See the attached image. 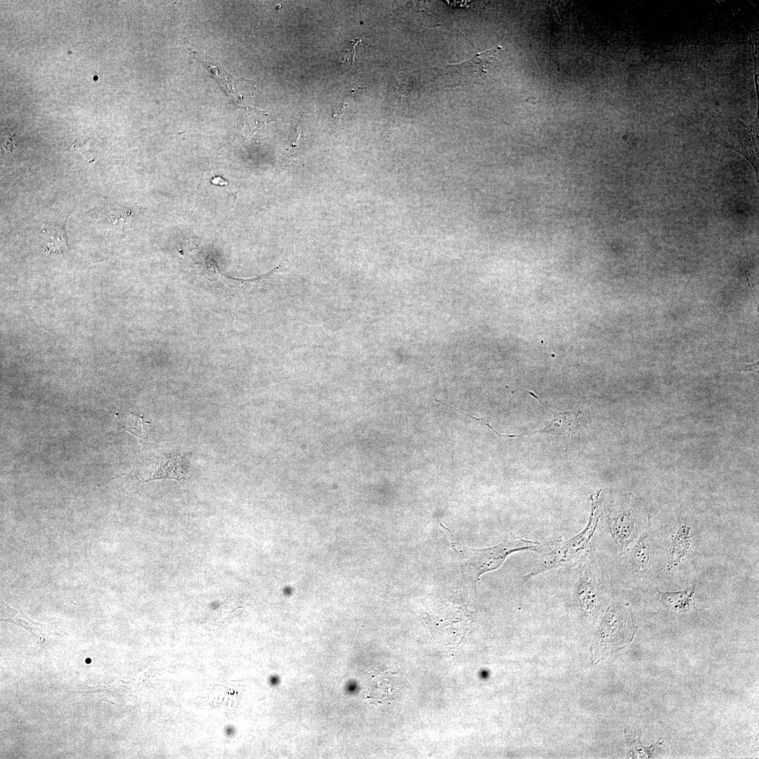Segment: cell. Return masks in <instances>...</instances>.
<instances>
[{"instance_id":"5b68a950","label":"cell","mask_w":759,"mask_h":759,"mask_svg":"<svg viewBox=\"0 0 759 759\" xmlns=\"http://www.w3.org/2000/svg\"><path fill=\"white\" fill-rule=\"evenodd\" d=\"M501 47L476 53L469 60L460 63L448 64L445 66L443 72L446 74L455 77H483L490 70H493L500 64L497 58L498 53Z\"/></svg>"},{"instance_id":"5bb4252c","label":"cell","mask_w":759,"mask_h":759,"mask_svg":"<svg viewBox=\"0 0 759 759\" xmlns=\"http://www.w3.org/2000/svg\"><path fill=\"white\" fill-rule=\"evenodd\" d=\"M67 248V242L64 229L60 227L51 229L48 232L46 250L48 253H61Z\"/></svg>"},{"instance_id":"7c38bea8","label":"cell","mask_w":759,"mask_h":759,"mask_svg":"<svg viewBox=\"0 0 759 759\" xmlns=\"http://www.w3.org/2000/svg\"><path fill=\"white\" fill-rule=\"evenodd\" d=\"M694 593V586L679 592H667L662 595L661 601L669 609L681 611L689 607Z\"/></svg>"},{"instance_id":"9c48e42d","label":"cell","mask_w":759,"mask_h":759,"mask_svg":"<svg viewBox=\"0 0 759 759\" xmlns=\"http://www.w3.org/2000/svg\"><path fill=\"white\" fill-rule=\"evenodd\" d=\"M164 462L160 464L157 469L150 479L145 482L158 479H174L183 484L186 478L184 467V458L179 453L167 455Z\"/></svg>"},{"instance_id":"6da1fadb","label":"cell","mask_w":759,"mask_h":759,"mask_svg":"<svg viewBox=\"0 0 759 759\" xmlns=\"http://www.w3.org/2000/svg\"><path fill=\"white\" fill-rule=\"evenodd\" d=\"M446 532L452 548L460 563L465 580L476 587L479 577L499 568L511 554L523 550L543 551L550 544L518 537L507 538L500 543L486 548H469L459 543L450 530L439 522Z\"/></svg>"},{"instance_id":"ba28073f","label":"cell","mask_w":759,"mask_h":759,"mask_svg":"<svg viewBox=\"0 0 759 759\" xmlns=\"http://www.w3.org/2000/svg\"><path fill=\"white\" fill-rule=\"evenodd\" d=\"M741 123L742 126L737 132L735 141L727 146L742 154L751 163L758 174V118L756 117L750 125H746L741 121Z\"/></svg>"},{"instance_id":"8992f818","label":"cell","mask_w":759,"mask_h":759,"mask_svg":"<svg viewBox=\"0 0 759 759\" xmlns=\"http://www.w3.org/2000/svg\"><path fill=\"white\" fill-rule=\"evenodd\" d=\"M643 525L631 509L619 510L609 518V529L621 551L628 549L642 533Z\"/></svg>"},{"instance_id":"4fadbf2b","label":"cell","mask_w":759,"mask_h":759,"mask_svg":"<svg viewBox=\"0 0 759 759\" xmlns=\"http://www.w3.org/2000/svg\"><path fill=\"white\" fill-rule=\"evenodd\" d=\"M689 530L682 526L671 540L669 553L672 566L677 564L689 550Z\"/></svg>"},{"instance_id":"2e32d148","label":"cell","mask_w":759,"mask_h":759,"mask_svg":"<svg viewBox=\"0 0 759 759\" xmlns=\"http://www.w3.org/2000/svg\"><path fill=\"white\" fill-rule=\"evenodd\" d=\"M739 371L740 372H752L758 373V361H755V362H754L753 363H748V364H747V363H741Z\"/></svg>"},{"instance_id":"52a82bcc","label":"cell","mask_w":759,"mask_h":759,"mask_svg":"<svg viewBox=\"0 0 759 759\" xmlns=\"http://www.w3.org/2000/svg\"><path fill=\"white\" fill-rule=\"evenodd\" d=\"M536 398L549 411L553 414V419L544 423L543 429L536 432L554 435H561L569 440L574 438L580 428V410L557 413L550 409L540 398L532 391H527Z\"/></svg>"},{"instance_id":"3957f363","label":"cell","mask_w":759,"mask_h":759,"mask_svg":"<svg viewBox=\"0 0 759 759\" xmlns=\"http://www.w3.org/2000/svg\"><path fill=\"white\" fill-rule=\"evenodd\" d=\"M637 625L630 608L615 602L606 611L595 637L592 651L597 659L623 647L632 641Z\"/></svg>"},{"instance_id":"30bf717a","label":"cell","mask_w":759,"mask_h":759,"mask_svg":"<svg viewBox=\"0 0 759 759\" xmlns=\"http://www.w3.org/2000/svg\"><path fill=\"white\" fill-rule=\"evenodd\" d=\"M626 558L628 564L633 572L643 573L647 569L650 559V548L646 535H641L637 542L628 551Z\"/></svg>"},{"instance_id":"8fae6325","label":"cell","mask_w":759,"mask_h":759,"mask_svg":"<svg viewBox=\"0 0 759 759\" xmlns=\"http://www.w3.org/2000/svg\"><path fill=\"white\" fill-rule=\"evenodd\" d=\"M1 621H6L15 623L27 630L30 631L37 637H43L46 628L45 625L33 621L20 611L13 609L4 601H1Z\"/></svg>"},{"instance_id":"7a4b0ae2","label":"cell","mask_w":759,"mask_h":759,"mask_svg":"<svg viewBox=\"0 0 759 759\" xmlns=\"http://www.w3.org/2000/svg\"><path fill=\"white\" fill-rule=\"evenodd\" d=\"M600 516L598 503L592 500L591 514L585 527L567 540L557 539L550 542L535 566L524 576L523 583L550 569L580 564L594 553Z\"/></svg>"},{"instance_id":"277c9868","label":"cell","mask_w":759,"mask_h":759,"mask_svg":"<svg viewBox=\"0 0 759 759\" xmlns=\"http://www.w3.org/2000/svg\"><path fill=\"white\" fill-rule=\"evenodd\" d=\"M580 564V573L574 585V597L582 611L592 616L601 607L607 586L596 564L594 553Z\"/></svg>"},{"instance_id":"9a60e30c","label":"cell","mask_w":759,"mask_h":759,"mask_svg":"<svg viewBox=\"0 0 759 759\" xmlns=\"http://www.w3.org/2000/svg\"><path fill=\"white\" fill-rule=\"evenodd\" d=\"M434 400H435L436 401H437L438 403H441V404H443V405H445V406H448V407H449V408H453V410H457V411L460 412V413H462V414H464V415H467V416H469V417H471V418H473V419H474V420H477V421H481V422H483V423H484V424L485 425L488 426V427H489L490 429H492V430H493V432H495V434H496L497 435H498L499 436H501V437H502V436H507V437H510V438H512V437H518V436H523V435H524V434H520V435H503V434H499V433H498V432H496V431H495V429H493V427H491V426L490 425V424H489V420H485V419H479V418H477V417H474V416H472V415H469V414H467V413H464V412H462V411L460 410L459 409H458V408H454V407H453V406H450V405H448V404H447V403H443V402H442V401H439V400H438V399H436V398H435Z\"/></svg>"}]
</instances>
